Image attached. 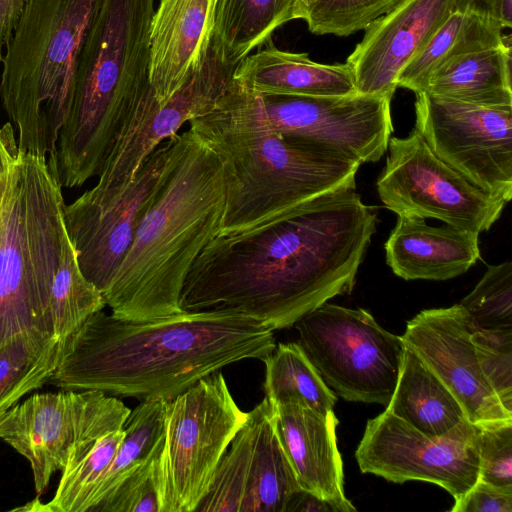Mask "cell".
<instances>
[{"instance_id": "obj_1", "label": "cell", "mask_w": 512, "mask_h": 512, "mask_svg": "<svg viewBox=\"0 0 512 512\" xmlns=\"http://www.w3.org/2000/svg\"><path fill=\"white\" fill-rule=\"evenodd\" d=\"M377 216L355 187L311 199L261 228L211 240L185 279L184 311L228 308L290 328L353 290Z\"/></svg>"}, {"instance_id": "obj_2", "label": "cell", "mask_w": 512, "mask_h": 512, "mask_svg": "<svg viewBox=\"0 0 512 512\" xmlns=\"http://www.w3.org/2000/svg\"><path fill=\"white\" fill-rule=\"evenodd\" d=\"M273 330L228 308L131 321L102 310L63 340L51 383L115 397L168 401L224 366L263 361Z\"/></svg>"}, {"instance_id": "obj_3", "label": "cell", "mask_w": 512, "mask_h": 512, "mask_svg": "<svg viewBox=\"0 0 512 512\" xmlns=\"http://www.w3.org/2000/svg\"><path fill=\"white\" fill-rule=\"evenodd\" d=\"M225 204L224 168L213 150L191 129L170 137L155 197L102 294L111 314L144 321L183 311L185 279L220 234Z\"/></svg>"}, {"instance_id": "obj_4", "label": "cell", "mask_w": 512, "mask_h": 512, "mask_svg": "<svg viewBox=\"0 0 512 512\" xmlns=\"http://www.w3.org/2000/svg\"><path fill=\"white\" fill-rule=\"evenodd\" d=\"M189 123L224 168L226 204L219 235L261 228L322 194L356 187L359 161L280 135L258 95L233 78L215 105Z\"/></svg>"}, {"instance_id": "obj_5", "label": "cell", "mask_w": 512, "mask_h": 512, "mask_svg": "<svg viewBox=\"0 0 512 512\" xmlns=\"http://www.w3.org/2000/svg\"><path fill=\"white\" fill-rule=\"evenodd\" d=\"M155 0H98L77 60L50 170L62 187L98 176L133 107L151 86Z\"/></svg>"}, {"instance_id": "obj_6", "label": "cell", "mask_w": 512, "mask_h": 512, "mask_svg": "<svg viewBox=\"0 0 512 512\" xmlns=\"http://www.w3.org/2000/svg\"><path fill=\"white\" fill-rule=\"evenodd\" d=\"M97 3L26 0L1 60L0 99L17 128L18 151L53 156Z\"/></svg>"}, {"instance_id": "obj_7", "label": "cell", "mask_w": 512, "mask_h": 512, "mask_svg": "<svg viewBox=\"0 0 512 512\" xmlns=\"http://www.w3.org/2000/svg\"><path fill=\"white\" fill-rule=\"evenodd\" d=\"M64 205L47 158L18 151L0 202V347L24 332L53 335L49 301L66 235Z\"/></svg>"}, {"instance_id": "obj_8", "label": "cell", "mask_w": 512, "mask_h": 512, "mask_svg": "<svg viewBox=\"0 0 512 512\" xmlns=\"http://www.w3.org/2000/svg\"><path fill=\"white\" fill-rule=\"evenodd\" d=\"M247 415L221 370L165 401L163 442L155 462L160 512H195Z\"/></svg>"}, {"instance_id": "obj_9", "label": "cell", "mask_w": 512, "mask_h": 512, "mask_svg": "<svg viewBox=\"0 0 512 512\" xmlns=\"http://www.w3.org/2000/svg\"><path fill=\"white\" fill-rule=\"evenodd\" d=\"M130 412L95 390L36 393L0 413V440L27 459L39 497L56 471L70 470L103 435L122 428Z\"/></svg>"}, {"instance_id": "obj_10", "label": "cell", "mask_w": 512, "mask_h": 512, "mask_svg": "<svg viewBox=\"0 0 512 512\" xmlns=\"http://www.w3.org/2000/svg\"><path fill=\"white\" fill-rule=\"evenodd\" d=\"M326 385L346 401L387 406L400 372L404 342L365 309L327 302L294 324Z\"/></svg>"}, {"instance_id": "obj_11", "label": "cell", "mask_w": 512, "mask_h": 512, "mask_svg": "<svg viewBox=\"0 0 512 512\" xmlns=\"http://www.w3.org/2000/svg\"><path fill=\"white\" fill-rule=\"evenodd\" d=\"M377 192L397 215L435 218L480 234L499 219L507 202L472 184L442 161L414 128L407 137H392Z\"/></svg>"}, {"instance_id": "obj_12", "label": "cell", "mask_w": 512, "mask_h": 512, "mask_svg": "<svg viewBox=\"0 0 512 512\" xmlns=\"http://www.w3.org/2000/svg\"><path fill=\"white\" fill-rule=\"evenodd\" d=\"M479 432L464 420L429 436L385 410L367 421L355 458L362 473L394 483H433L457 500L479 477Z\"/></svg>"}, {"instance_id": "obj_13", "label": "cell", "mask_w": 512, "mask_h": 512, "mask_svg": "<svg viewBox=\"0 0 512 512\" xmlns=\"http://www.w3.org/2000/svg\"><path fill=\"white\" fill-rule=\"evenodd\" d=\"M238 65L227 63L210 45L192 77L164 104L152 86L141 95L116 136L97 183L80 199L105 203L131 184L143 161L185 122L207 113L225 92Z\"/></svg>"}, {"instance_id": "obj_14", "label": "cell", "mask_w": 512, "mask_h": 512, "mask_svg": "<svg viewBox=\"0 0 512 512\" xmlns=\"http://www.w3.org/2000/svg\"><path fill=\"white\" fill-rule=\"evenodd\" d=\"M415 129L432 151L472 184L512 197V107H485L416 94Z\"/></svg>"}, {"instance_id": "obj_15", "label": "cell", "mask_w": 512, "mask_h": 512, "mask_svg": "<svg viewBox=\"0 0 512 512\" xmlns=\"http://www.w3.org/2000/svg\"><path fill=\"white\" fill-rule=\"evenodd\" d=\"M300 489L264 397L248 412L195 512H285Z\"/></svg>"}, {"instance_id": "obj_16", "label": "cell", "mask_w": 512, "mask_h": 512, "mask_svg": "<svg viewBox=\"0 0 512 512\" xmlns=\"http://www.w3.org/2000/svg\"><path fill=\"white\" fill-rule=\"evenodd\" d=\"M256 94L270 125L284 137L327 147L361 164L380 160L388 149L389 97Z\"/></svg>"}, {"instance_id": "obj_17", "label": "cell", "mask_w": 512, "mask_h": 512, "mask_svg": "<svg viewBox=\"0 0 512 512\" xmlns=\"http://www.w3.org/2000/svg\"><path fill=\"white\" fill-rule=\"evenodd\" d=\"M170 148L163 141L141 164L131 184L105 203L75 199L64 205L66 233L85 278L105 292L134 240L158 190Z\"/></svg>"}, {"instance_id": "obj_18", "label": "cell", "mask_w": 512, "mask_h": 512, "mask_svg": "<svg viewBox=\"0 0 512 512\" xmlns=\"http://www.w3.org/2000/svg\"><path fill=\"white\" fill-rule=\"evenodd\" d=\"M475 330L468 312L455 304L422 310L407 322L401 338L452 393L471 424L479 429L512 424V413L481 370L471 340Z\"/></svg>"}, {"instance_id": "obj_19", "label": "cell", "mask_w": 512, "mask_h": 512, "mask_svg": "<svg viewBox=\"0 0 512 512\" xmlns=\"http://www.w3.org/2000/svg\"><path fill=\"white\" fill-rule=\"evenodd\" d=\"M453 11V0H399L372 21L346 60L357 93L392 99L400 72Z\"/></svg>"}, {"instance_id": "obj_20", "label": "cell", "mask_w": 512, "mask_h": 512, "mask_svg": "<svg viewBox=\"0 0 512 512\" xmlns=\"http://www.w3.org/2000/svg\"><path fill=\"white\" fill-rule=\"evenodd\" d=\"M271 404L277 436L299 487L329 502L336 512L357 511L344 491L333 410L323 414L299 401Z\"/></svg>"}, {"instance_id": "obj_21", "label": "cell", "mask_w": 512, "mask_h": 512, "mask_svg": "<svg viewBox=\"0 0 512 512\" xmlns=\"http://www.w3.org/2000/svg\"><path fill=\"white\" fill-rule=\"evenodd\" d=\"M215 0H159L150 27L149 80L164 104L192 77L212 39Z\"/></svg>"}, {"instance_id": "obj_22", "label": "cell", "mask_w": 512, "mask_h": 512, "mask_svg": "<svg viewBox=\"0 0 512 512\" xmlns=\"http://www.w3.org/2000/svg\"><path fill=\"white\" fill-rule=\"evenodd\" d=\"M479 234L424 218L398 215L385 242L386 262L405 280H448L465 273L481 257Z\"/></svg>"}, {"instance_id": "obj_23", "label": "cell", "mask_w": 512, "mask_h": 512, "mask_svg": "<svg viewBox=\"0 0 512 512\" xmlns=\"http://www.w3.org/2000/svg\"><path fill=\"white\" fill-rule=\"evenodd\" d=\"M232 78L259 94L342 97L358 94L350 66L312 61L307 53L278 49L268 41L236 67Z\"/></svg>"}, {"instance_id": "obj_24", "label": "cell", "mask_w": 512, "mask_h": 512, "mask_svg": "<svg viewBox=\"0 0 512 512\" xmlns=\"http://www.w3.org/2000/svg\"><path fill=\"white\" fill-rule=\"evenodd\" d=\"M426 93L485 107H512L511 41L454 58L429 77Z\"/></svg>"}, {"instance_id": "obj_25", "label": "cell", "mask_w": 512, "mask_h": 512, "mask_svg": "<svg viewBox=\"0 0 512 512\" xmlns=\"http://www.w3.org/2000/svg\"><path fill=\"white\" fill-rule=\"evenodd\" d=\"M385 410L429 436L443 435L467 420L452 393L406 346L397 383Z\"/></svg>"}, {"instance_id": "obj_26", "label": "cell", "mask_w": 512, "mask_h": 512, "mask_svg": "<svg viewBox=\"0 0 512 512\" xmlns=\"http://www.w3.org/2000/svg\"><path fill=\"white\" fill-rule=\"evenodd\" d=\"M493 19L453 11L427 45L400 72L397 86L419 94L430 75L446 62L472 52L500 47L511 41Z\"/></svg>"}, {"instance_id": "obj_27", "label": "cell", "mask_w": 512, "mask_h": 512, "mask_svg": "<svg viewBox=\"0 0 512 512\" xmlns=\"http://www.w3.org/2000/svg\"><path fill=\"white\" fill-rule=\"evenodd\" d=\"M297 0H215L211 44L223 60L238 65L294 20Z\"/></svg>"}, {"instance_id": "obj_28", "label": "cell", "mask_w": 512, "mask_h": 512, "mask_svg": "<svg viewBox=\"0 0 512 512\" xmlns=\"http://www.w3.org/2000/svg\"><path fill=\"white\" fill-rule=\"evenodd\" d=\"M62 344L54 335L31 331L14 336L0 347V413L49 382L58 366Z\"/></svg>"}, {"instance_id": "obj_29", "label": "cell", "mask_w": 512, "mask_h": 512, "mask_svg": "<svg viewBox=\"0 0 512 512\" xmlns=\"http://www.w3.org/2000/svg\"><path fill=\"white\" fill-rule=\"evenodd\" d=\"M164 400H144L131 410L124 437L101 480L90 495L85 512H94L138 467L160 453L164 432Z\"/></svg>"}, {"instance_id": "obj_30", "label": "cell", "mask_w": 512, "mask_h": 512, "mask_svg": "<svg viewBox=\"0 0 512 512\" xmlns=\"http://www.w3.org/2000/svg\"><path fill=\"white\" fill-rule=\"evenodd\" d=\"M262 362L263 390L269 402L299 401L323 414L333 410L336 394L297 342L279 343Z\"/></svg>"}, {"instance_id": "obj_31", "label": "cell", "mask_w": 512, "mask_h": 512, "mask_svg": "<svg viewBox=\"0 0 512 512\" xmlns=\"http://www.w3.org/2000/svg\"><path fill=\"white\" fill-rule=\"evenodd\" d=\"M105 306L100 291L80 270L76 252L66 233L49 301L53 335L63 341Z\"/></svg>"}, {"instance_id": "obj_32", "label": "cell", "mask_w": 512, "mask_h": 512, "mask_svg": "<svg viewBox=\"0 0 512 512\" xmlns=\"http://www.w3.org/2000/svg\"><path fill=\"white\" fill-rule=\"evenodd\" d=\"M124 437L123 427L103 435L70 470L61 473L53 497L42 503L37 496L15 511L29 512H85L86 503L94 488L112 462Z\"/></svg>"}, {"instance_id": "obj_33", "label": "cell", "mask_w": 512, "mask_h": 512, "mask_svg": "<svg viewBox=\"0 0 512 512\" xmlns=\"http://www.w3.org/2000/svg\"><path fill=\"white\" fill-rule=\"evenodd\" d=\"M474 328L512 329V263L489 266L475 288L459 303Z\"/></svg>"}, {"instance_id": "obj_34", "label": "cell", "mask_w": 512, "mask_h": 512, "mask_svg": "<svg viewBox=\"0 0 512 512\" xmlns=\"http://www.w3.org/2000/svg\"><path fill=\"white\" fill-rule=\"evenodd\" d=\"M399 0H320L302 16L315 35L346 37L364 30Z\"/></svg>"}, {"instance_id": "obj_35", "label": "cell", "mask_w": 512, "mask_h": 512, "mask_svg": "<svg viewBox=\"0 0 512 512\" xmlns=\"http://www.w3.org/2000/svg\"><path fill=\"white\" fill-rule=\"evenodd\" d=\"M471 340L484 376L512 413V329H477Z\"/></svg>"}, {"instance_id": "obj_36", "label": "cell", "mask_w": 512, "mask_h": 512, "mask_svg": "<svg viewBox=\"0 0 512 512\" xmlns=\"http://www.w3.org/2000/svg\"><path fill=\"white\" fill-rule=\"evenodd\" d=\"M158 455L129 474L94 512H160L155 469Z\"/></svg>"}, {"instance_id": "obj_37", "label": "cell", "mask_w": 512, "mask_h": 512, "mask_svg": "<svg viewBox=\"0 0 512 512\" xmlns=\"http://www.w3.org/2000/svg\"><path fill=\"white\" fill-rule=\"evenodd\" d=\"M478 479L512 492V424L480 429Z\"/></svg>"}, {"instance_id": "obj_38", "label": "cell", "mask_w": 512, "mask_h": 512, "mask_svg": "<svg viewBox=\"0 0 512 512\" xmlns=\"http://www.w3.org/2000/svg\"><path fill=\"white\" fill-rule=\"evenodd\" d=\"M451 512H512V492L499 489L480 479L459 499Z\"/></svg>"}, {"instance_id": "obj_39", "label": "cell", "mask_w": 512, "mask_h": 512, "mask_svg": "<svg viewBox=\"0 0 512 512\" xmlns=\"http://www.w3.org/2000/svg\"><path fill=\"white\" fill-rule=\"evenodd\" d=\"M26 0H0V60L9 42Z\"/></svg>"}, {"instance_id": "obj_40", "label": "cell", "mask_w": 512, "mask_h": 512, "mask_svg": "<svg viewBox=\"0 0 512 512\" xmlns=\"http://www.w3.org/2000/svg\"><path fill=\"white\" fill-rule=\"evenodd\" d=\"M285 512H336V510L329 502L300 489L290 498Z\"/></svg>"}, {"instance_id": "obj_41", "label": "cell", "mask_w": 512, "mask_h": 512, "mask_svg": "<svg viewBox=\"0 0 512 512\" xmlns=\"http://www.w3.org/2000/svg\"><path fill=\"white\" fill-rule=\"evenodd\" d=\"M17 152L18 149L12 134V127L10 123H7L0 130V197L5 189L10 163Z\"/></svg>"}, {"instance_id": "obj_42", "label": "cell", "mask_w": 512, "mask_h": 512, "mask_svg": "<svg viewBox=\"0 0 512 512\" xmlns=\"http://www.w3.org/2000/svg\"><path fill=\"white\" fill-rule=\"evenodd\" d=\"M494 1L495 0H453L454 11L460 13H475L491 18L490 13Z\"/></svg>"}, {"instance_id": "obj_43", "label": "cell", "mask_w": 512, "mask_h": 512, "mask_svg": "<svg viewBox=\"0 0 512 512\" xmlns=\"http://www.w3.org/2000/svg\"><path fill=\"white\" fill-rule=\"evenodd\" d=\"M490 17L503 29L512 26V0H495Z\"/></svg>"}, {"instance_id": "obj_44", "label": "cell", "mask_w": 512, "mask_h": 512, "mask_svg": "<svg viewBox=\"0 0 512 512\" xmlns=\"http://www.w3.org/2000/svg\"><path fill=\"white\" fill-rule=\"evenodd\" d=\"M320 0H297L295 10H294V19H301L304 13L314 4L319 2Z\"/></svg>"}]
</instances>
